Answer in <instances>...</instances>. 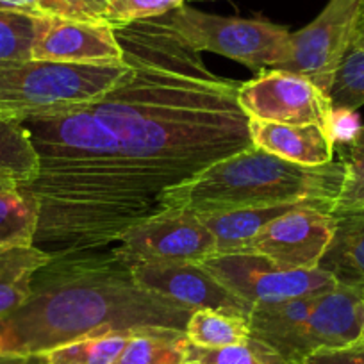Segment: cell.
<instances>
[{
	"label": "cell",
	"instance_id": "cell-1",
	"mask_svg": "<svg viewBox=\"0 0 364 364\" xmlns=\"http://www.w3.org/2000/svg\"><path fill=\"white\" fill-rule=\"evenodd\" d=\"M127 72L87 102L113 131L129 173L159 204L164 191L252 146L240 84L205 66L157 18L114 27Z\"/></svg>",
	"mask_w": 364,
	"mask_h": 364
},
{
	"label": "cell",
	"instance_id": "cell-2",
	"mask_svg": "<svg viewBox=\"0 0 364 364\" xmlns=\"http://www.w3.org/2000/svg\"><path fill=\"white\" fill-rule=\"evenodd\" d=\"M38 173L18 186L38 208L34 245L50 255L114 245L129 229L161 213L131 177L120 145L87 107L23 117Z\"/></svg>",
	"mask_w": 364,
	"mask_h": 364
},
{
	"label": "cell",
	"instance_id": "cell-3",
	"mask_svg": "<svg viewBox=\"0 0 364 364\" xmlns=\"http://www.w3.org/2000/svg\"><path fill=\"white\" fill-rule=\"evenodd\" d=\"M191 313L141 288L113 248L52 255L29 299L0 318V353H48L111 332H184Z\"/></svg>",
	"mask_w": 364,
	"mask_h": 364
},
{
	"label": "cell",
	"instance_id": "cell-4",
	"mask_svg": "<svg viewBox=\"0 0 364 364\" xmlns=\"http://www.w3.org/2000/svg\"><path fill=\"white\" fill-rule=\"evenodd\" d=\"M343 181L345 164L341 161L321 166H302L252 145L164 191L161 211L182 209L195 215H208L247 208L306 204L332 213Z\"/></svg>",
	"mask_w": 364,
	"mask_h": 364
},
{
	"label": "cell",
	"instance_id": "cell-5",
	"mask_svg": "<svg viewBox=\"0 0 364 364\" xmlns=\"http://www.w3.org/2000/svg\"><path fill=\"white\" fill-rule=\"evenodd\" d=\"M250 336L279 353L288 364L307 355L359 341L364 323V295L338 288L250 311Z\"/></svg>",
	"mask_w": 364,
	"mask_h": 364
},
{
	"label": "cell",
	"instance_id": "cell-6",
	"mask_svg": "<svg viewBox=\"0 0 364 364\" xmlns=\"http://www.w3.org/2000/svg\"><path fill=\"white\" fill-rule=\"evenodd\" d=\"M127 72V63L72 65L54 61H0V106L20 117L55 113L93 102Z\"/></svg>",
	"mask_w": 364,
	"mask_h": 364
},
{
	"label": "cell",
	"instance_id": "cell-7",
	"mask_svg": "<svg viewBox=\"0 0 364 364\" xmlns=\"http://www.w3.org/2000/svg\"><path fill=\"white\" fill-rule=\"evenodd\" d=\"M157 20L193 50L234 59L250 70L277 68L291 52V33L266 20L218 16L186 4Z\"/></svg>",
	"mask_w": 364,
	"mask_h": 364
},
{
	"label": "cell",
	"instance_id": "cell-8",
	"mask_svg": "<svg viewBox=\"0 0 364 364\" xmlns=\"http://www.w3.org/2000/svg\"><path fill=\"white\" fill-rule=\"evenodd\" d=\"M202 264L227 289L250 304H277L302 299L338 288V282L320 268L291 269L275 264L268 257L252 252L215 254Z\"/></svg>",
	"mask_w": 364,
	"mask_h": 364
},
{
	"label": "cell",
	"instance_id": "cell-9",
	"mask_svg": "<svg viewBox=\"0 0 364 364\" xmlns=\"http://www.w3.org/2000/svg\"><path fill=\"white\" fill-rule=\"evenodd\" d=\"M216 241L200 216L164 209L129 229L113 250L129 266L202 262L215 254Z\"/></svg>",
	"mask_w": 364,
	"mask_h": 364
},
{
	"label": "cell",
	"instance_id": "cell-10",
	"mask_svg": "<svg viewBox=\"0 0 364 364\" xmlns=\"http://www.w3.org/2000/svg\"><path fill=\"white\" fill-rule=\"evenodd\" d=\"M248 118L275 124L320 125L334 134V109L327 93L299 73L269 68L247 80L237 91Z\"/></svg>",
	"mask_w": 364,
	"mask_h": 364
},
{
	"label": "cell",
	"instance_id": "cell-11",
	"mask_svg": "<svg viewBox=\"0 0 364 364\" xmlns=\"http://www.w3.org/2000/svg\"><path fill=\"white\" fill-rule=\"evenodd\" d=\"M363 8L364 0H331L309 26L291 34L288 61L277 68L306 77L328 95L336 70L352 47Z\"/></svg>",
	"mask_w": 364,
	"mask_h": 364
},
{
	"label": "cell",
	"instance_id": "cell-12",
	"mask_svg": "<svg viewBox=\"0 0 364 364\" xmlns=\"http://www.w3.org/2000/svg\"><path fill=\"white\" fill-rule=\"evenodd\" d=\"M336 229V216L320 209H291L269 222L243 252L268 257L291 269H313L323 257Z\"/></svg>",
	"mask_w": 364,
	"mask_h": 364
},
{
	"label": "cell",
	"instance_id": "cell-13",
	"mask_svg": "<svg viewBox=\"0 0 364 364\" xmlns=\"http://www.w3.org/2000/svg\"><path fill=\"white\" fill-rule=\"evenodd\" d=\"M132 277L146 291L164 296L190 311L211 309L250 316L252 306L227 289L202 262L138 264Z\"/></svg>",
	"mask_w": 364,
	"mask_h": 364
},
{
	"label": "cell",
	"instance_id": "cell-14",
	"mask_svg": "<svg viewBox=\"0 0 364 364\" xmlns=\"http://www.w3.org/2000/svg\"><path fill=\"white\" fill-rule=\"evenodd\" d=\"M31 55L36 61L72 65H111L124 61L113 26L59 16H40Z\"/></svg>",
	"mask_w": 364,
	"mask_h": 364
},
{
	"label": "cell",
	"instance_id": "cell-15",
	"mask_svg": "<svg viewBox=\"0 0 364 364\" xmlns=\"http://www.w3.org/2000/svg\"><path fill=\"white\" fill-rule=\"evenodd\" d=\"M252 145L289 163L321 166L334 161V134L320 125L275 124L250 118Z\"/></svg>",
	"mask_w": 364,
	"mask_h": 364
},
{
	"label": "cell",
	"instance_id": "cell-16",
	"mask_svg": "<svg viewBox=\"0 0 364 364\" xmlns=\"http://www.w3.org/2000/svg\"><path fill=\"white\" fill-rule=\"evenodd\" d=\"M318 268L338 286L364 295V211L336 216V229Z\"/></svg>",
	"mask_w": 364,
	"mask_h": 364
},
{
	"label": "cell",
	"instance_id": "cell-17",
	"mask_svg": "<svg viewBox=\"0 0 364 364\" xmlns=\"http://www.w3.org/2000/svg\"><path fill=\"white\" fill-rule=\"evenodd\" d=\"M302 205L306 204H281L268 205V208L234 209V211L208 213V215L198 216L215 236V254H236V252H243L247 245L269 222H273L284 213L291 211V209L302 208ZM307 208H311V205H307Z\"/></svg>",
	"mask_w": 364,
	"mask_h": 364
},
{
	"label": "cell",
	"instance_id": "cell-18",
	"mask_svg": "<svg viewBox=\"0 0 364 364\" xmlns=\"http://www.w3.org/2000/svg\"><path fill=\"white\" fill-rule=\"evenodd\" d=\"M50 259L52 255L36 245L0 248V318L29 299L34 275Z\"/></svg>",
	"mask_w": 364,
	"mask_h": 364
},
{
	"label": "cell",
	"instance_id": "cell-19",
	"mask_svg": "<svg viewBox=\"0 0 364 364\" xmlns=\"http://www.w3.org/2000/svg\"><path fill=\"white\" fill-rule=\"evenodd\" d=\"M0 173L22 186L38 173V156L20 114H0Z\"/></svg>",
	"mask_w": 364,
	"mask_h": 364
},
{
	"label": "cell",
	"instance_id": "cell-20",
	"mask_svg": "<svg viewBox=\"0 0 364 364\" xmlns=\"http://www.w3.org/2000/svg\"><path fill=\"white\" fill-rule=\"evenodd\" d=\"M186 334L170 328L132 332L113 364H182Z\"/></svg>",
	"mask_w": 364,
	"mask_h": 364
},
{
	"label": "cell",
	"instance_id": "cell-21",
	"mask_svg": "<svg viewBox=\"0 0 364 364\" xmlns=\"http://www.w3.org/2000/svg\"><path fill=\"white\" fill-rule=\"evenodd\" d=\"M184 334L193 345L208 348L243 345L252 338L248 318L211 309L193 311Z\"/></svg>",
	"mask_w": 364,
	"mask_h": 364
},
{
	"label": "cell",
	"instance_id": "cell-22",
	"mask_svg": "<svg viewBox=\"0 0 364 364\" xmlns=\"http://www.w3.org/2000/svg\"><path fill=\"white\" fill-rule=\"evenodd\" d=\"M38 208L33 198L16 191L0 193V248L34 245Z\"/></svg>",
	"mask_w": 364,
	"mask_h": 364
},
{
	"label": "cell",
	"instance_id": "cell-23",
	"mask_svg": "<svg viewBox=\"0 0 364 364\" xmlns=\"http://www.w3.org/2000/svg\"><path fill=\"white\" fill-rule=\"evenodd\" d=\"M182 364H288L279 353L273 352L257 339L250 338V341L243 345L208 346L193 345L184 339V360Z\"/></svg>",
	"mask_w": 364,
	"mask_h": 364
},
{
	"label": "cell",
	"instance_id": "cell-24",
	"mask_svg": "<svg viewBox=\"0 0 364 364\" xmlns=\"http://www.w3.org/2000/svg\"><path fill=\"white\" fill-rule=\"evenodd\" d=\"M132 332H111L77 339L47 353L50 364H113Z\"/></svg>",
	"mask_w": 364,
	"mask_h": 364
},
{
	"label": "cell",
	"instance_id": "cell-25",
	"mask_svg": "<svg viewBox=\"0 0 364 364\" xmlns=\"http://www.w3.org/2000/svg\"><path fill=\"white\" fill-rule=\"evenodd\" d=\"M328 100L334 111L353 113L364 106V47L352 45L336 70L328 90Z\"/></svg>",
	"mask_w": 364,
	"mask_h": 364
},
{
	"label": "cell",
	"instance_id": "cell-26",
	"mask_svg": "<svg viewBox=\"0 0 364 364\" xmlns=\"http://www.w3.org/2000/svg\"><path fill=\"white\" fill-rule=\"evenodd\" d=\"M40 15L4 11L0 9V61H27L33 59Z\"/></svg>",
	"mask_w": 364,
	"mask_h": 364
},
{
	"label": "cell",
	"instance_id": "cell-27",
	"mask_svg": "<svg viewBox=\"0 0 364 364\" xmlns=\"http://www.w3.org/2000/svg\"><path fill=\"white\" fill-rule=\"evenodd\" d=\"M184 2L186 0H109L102 15V22L120 27L139 20L157 18L173 11Z\"/></svg>",
	"mask_w": 364,
	"mask_h": 364
},
{
	"label": "cell",
	"instance_id": "cell-28",
	"mask_svg": "<svg viewBox=\"0 0 364 364\" xmlns=\"http://www.w3.org/2000/svg\"><path fill=\"white\" fill-rule=\"evenodd\" d=\"M345 164V181L336 198L332 215L364 211V149H352L341 161Z\"/></svg>",
	"mask_w": 364,
	"mask_h": 364
},
{
	"label": "cell",
	"instance_id": "cell-29",
	"mask_svg": "<svg viewBox=\"0 0 364 364\" xmlns=\"http://www.w3.org/2000/svg\"><path fill=\"white\" fill-rule=\"evenodd\" d=\"M109 0H45V15L84 22H102Z\"/></svg>",
	"mask_w": 364,
	"mask_h": 364
},
{
	"label": "cell",
	"instance_id": "cell-30",
	"mask_svg": "<svg viewBox=\"0 0 364 364\" xmlns=\"http://www.w3.org/2000/svg\"><path fill=\"white\" fill-rule=\"evenodd\" d=\"M300 364H364V341L359 339L341 348L318 350L307 355Z\"/></svg>",
	"mask_w": 364,
	"mask_h": 364
},
{
	"label": "cell",
	"instance_id": "cell-31",
	"mask_svg": "<svg viewBox=\"0 0 364 364\" xmlns=\"http://www.w3.org/2000/svg\"><path fill=\"white\" fill-rule=\"evenodd\" d=\"M0 9L47 16L45 15V0H0Z\"/></svg>",
	"mask_w": 364,
	"mask_h": 364
},
{
	"label": "cell",
	"instance_id": "cell-32",
	"mask_svg": "<svg viewBox=\"0 0 364 364\" xmlns=\"http://www.w3.org/2000/svg\"><path fill=\"white\" fill-rule=\"evenodd\" d=\"M0 364H50L47 353H0Z\"/></svg>",
	"mask_w": 364,
	"mask_h": 364
},
{
	"label": "cell",
	"instance_id": "cell-33",
	"mask_svg": "<svg viewBox=\"0 0 364 364\" xmlns=\"http://www.w3.org/2000/svg\"><path fill=\"white\" fill-rule=\"evenodd\" d=\"M352 45H357V47H364V8H363V13H360L359 22H357L355 36H353Z\"/></svg>",
	"mask_w": 364,
	"mask_h": 364
},
{
	"label": "cell",
	"instance_id": "cell-34",
	"mask_svg": "<svg viewBox=\"0 0 364 364\" xmlns=\"http://www.w3.org/2000/svg\"><path fill=\"white\" fill-rule=\"evenodd\" d=\"M18 190V184H16L13 178H9L8 175L0 173V193H8V191H16Z\"/></svg>",
	"mask_w": 364,
	"mask_h": 364
},
{
	"label": "cell",
	"instance_id": "cell-35",
	"mask_svg": "<svg viewBox=\"0 0 364 364\" xmlns=\"http://www.w3.org/2000/svg\"><path fill=\"white\" fill-rule=\"evenodd\" d=\"M350 146L352 149H364V127H360L357 131V134L353 136V139L350 141Z\"/></svg>",
	"mask_w": 364,
	"mask_h": 364
},
{
	"label": "cell",
	"instance_id": "cell-36",
	"mask_svg": "<svg viewBox=\"0 0 364 364\" xmlns=\"http://www.w3.org/2000/svg\"><path fill=\"white\" fill-rule=\"evenodd\" d=\"M0 114H16V113H15V111L8 109V107H4V106H0Z\"/></svg>",
	"mask_w": 364,
	"mask_h": 364
},
{
	"label": "cell",
	"instance_id": "cell-37",
	"mask_svg": "<svg viewBox=\"0 0 364 364\" xmlns=\"http://www.w3.org/2000/svg\"><path fill=\"white\" fill-rule=\"evenodd\" d=\"M360 339L364 341V323H363V332H360Z\"/></svg>",
	"mask_w": 364,
	"mask_h": 364
}]
</instances>
